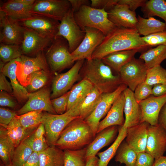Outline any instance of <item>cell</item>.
<instances>
[{
	"label": "cell",
	"mask_w": 166,
	"mask_h": 166,
	"mask_svg": "<svg viewBox=\"0 0 166 166\" xmlns=\"http://www.w3.org/2000/svg\"><path fill=\"white\" fill-rule=\"evenodd\" d=\"M16 115L6 128L8 136L15 148L33 133L38 127L30 128H24L20 124Z\"/></svg>",
	"instance_id": "obj_29"
},
{
	"label": "cell",
	"mask_w": 166,
	"mask_h": 166,
	"mask_svg": "<svg viewBox=\"0 0 166 166\" xmlns=\"http://www.w3.org/2000/svg\"><path fill=\"white\" fill-rule=\"evenodd\" d=\"M144 82L152 86L157 84L166 85V69L160 65L148 69Z\"/></svg>",
	"instance_id": "obj_41"
},
{
	"label": "cell",
	"mask_w": 166,
	"mask_h": 166,
	"mask_svg": "<svg viewBox=\"0 0 166 166\" xmlns=\"http://www.w3.org/2000/svg\"><path fill=\"white\" fill-rule=\"evenodd\" d=\"M8 166H15L14 165H12V164H11L10 165H8Z\"/></svg>",
	"instance_id": "obj_61"
},
{
	"label": "cell",
	"mask_w": 166,
	"mask_h": 166,
	"mask_svg": "<svg viewBox=\"0 0 166 166\" xmlns=\"http://www.w3.org/2000/svg\"><path fill=\"white\" fill-rule=\"evenodd\" d=\"M74 13L77 11L82 6H90L91 1L89 0H69Z\"/></svg>",
	"instance_id": "obj_54"
},
{
	"label": "cell",
	"mask_w": 166,
	"mask_h": 166,
	"mask_svg": "<svg viewBox=\"0 0 166 166\" xmlns=\"http://www.w3.org/2000/svg\"><path fill=\"white\" fill-rule=\"evenodd\" d=\"M127 88L125 85L122 84L111 93L102 94L100 101L94 111L84 120L95 135L101 120L107 115L115 101Z\"/></svg>",
	"instance_id": "obj_12"
},
{
	"label": "cell",
	"mask_w": 166,
	"mask_h": 166,
	"mask_svg": "<svg viewBox=\"0 0 166 166\" xmlns=\"http://www.w3.org/2000/svg\"><path fill=\"white\" fill-rule=\"evenodd\" d=\"M99 158L94 156L87 159L85 166H97Z\"/></svg>",
	"instance_id": "obj_60"
},
{
	"label": "cell",
	"mask_w": 166,
	"mask_h": 166,
	"mask_svg": "<svg viewBox=\"0 0 166 166\" xmlns=\"http://www.w3.org/2000/svg\"><path fill=\"white\" fill-rule=\"evenodd\" d=\"M15 148L8 136L6 128L0 126V157L5 166L11 164Z\"/></svg>",
	"instance_id": "obj_35"
},
{
	"label": "cell",
	"mask_w": 166,
	"mask_h": 166,
	"mask_svg": "<svg viewBox=\"0 0 166 166\" xmlns=\"http://www.w3.org/2000/svg\"><path fill=\"white\" fill-rule=\"evenodd\" d=\"M125 98L123 91L115 101L104 118L98 124L97 133L108 127L122 126L125 120L123 116Z\"/></svg>",
	"instance_id": "obj_21"
},
{
	"label": "cell",
	"mask_w": 166,
	"mask_h": 166,
	"mask_svg": "<svg viewBox=\"0 0 166 166\" xmlns=\"http://www.w3.org/2000/svg\"><path fill=\"white\" fill-rule=\"evenodd\" d=\"M140 51L130 49L110 53L101 59L105 65L119 74L121 68L134 57L135 54Z\"/></svg>",
	"instance_id": "obj_27"
},
{
	"label": "cell",
	"mask_w": 166,
	"mask_h": 166,
	"mask_svg": "<svg viewBox=\"0 0 166 166\" xmlns=\"http://www.w3.org/2000/svg\"><path fill=\"white\" fill-rule=\"evenodd\" d=\"M148 69L144 62L134 57L121 68L118 74L123 84L134 92L145 81Z\"/></svg>",
	"instance_id": "obj_11"
},
{
	"label": "cell",
	"mask_w": 166,
	"mask_h": 166,
	"mask_svg": "<svg viewBox=\"0 0 166 166\" xmlns=\"http://www.w3.org/2000/svg\"><path fill=\"white\" fill-rule=\"evenodd\" d=\"M22 166H40L38 153L33 152Z\"/></svg>",
	"instance_id": "obj_56"
},
{
	"label": "cell",
	"mask_w": 166,
	"mask_h": 166,
	"mask_svg": "<svg viewBox=\"0 0 166 166\" xmlns=\"http://www.w3.org/2000/svg\"><path fill=\"white\" fill-rule=\"evenodd\" d=\"M107 12L109 18L117 27L136 28L138 20L136 12L127 5L117 4Z\"/></svg>",
	"instance_id": "obj_20"
},
{
	"label": "cell",
	"mask_w": 166,
	"mask_h": 166,
	"mask_svg": "<svg viewBox=\"0 0 166 166\" xmlns=\"http://www.w3.org/2000/svg\"><path fill=\"white\" fill-rule=\"evenodd\" d=\"M22 55L20 45L0 44V59L4 63L16 59Z\"/></svg>",
	"instance_id": "obj_42"
},
{
	"label": "cell",
	"mask_w": 166,
	"mask_h": 166,
	"mask_svg": "<svg viewBox=\"0 0 166 166\" xmlns=\"http://www.w3.org/2000/svg\"><path fill=\"white\" fill-rule=\"evenodd\" d=\"M158 124L166 131V103L163 106L160 112Z\"/></svg>",
	"instance_id": "obj_57"
},
{
	"label": "cell",
	"mask_w": 166,
	"mask_h": 166,
	"mask_svg": "<svg viewBox=\"0 0 166 166\" xmlns=\"http://www.w3.org/2000/svg\"><path fill=\"white\" fill-rule=\"evenodd\" d=\"M80 73L102 94L111 93L123 84L119 74L114 75L101 59L85 60Z\"/></svg>",
	"instance_id": "obj_2"
},
{
	"label": "cell",
	"mask_w": 166,
	"mask_h": 166,
	"mask_svg": "<svg viewBox=\"0 0 166 166\" xmlns=\"http://www.w3.org/2000/svg\"><path fill=\"white\" fill-rule=\"evenodd\" d=\"M32 6L24 4L18 0H10L1 6L0 11L12 19L19 21L30 18L33 15L30 12Z\"/></svg>",
	"instance_id": "obj_26"
},
{
	"label": "cell",
	"mask_w": 166,
	"mask_h": 166,
	"mask_svg": "<svg viewBox=\"0 0 166 166\" xmlns=\"http://www.w3.org/2000/svg\"><path fill=\"white\" fill-rule=\"evenodd\" d=\"M79 117L77 105L61 114L43 113L42 123L45 126L46 140L49 146L54 145L68 124Z\"/></svg>",
	"instance_id": "obj_5"
},
{
	"label": "cell",
	"mask_w": 166,
	"mask_h": 166,
	"mask_svg": "<svg viewBox=\"0 0 166 166\" xmlns=\"http://www.w3.org/2000/svg\"><path fill=\"white\" fill-rule=\"evenodd\" d=\"M17 103L12 96L9 93L3 91L0 93V105L2 106H6L12 108H15Z\"/></svg>",
	"instance_id": "obj_51"
},
{
	"label": "cell",
	"mask_w": 166,
	"mask_h": 166,
	"mask_svg": "<svg viewBox=\"0 0 166 166\" xmlns=\"http://www.w3.org/2000/svg\"><path fill=\"white\" fill-rule=\"evenodd\" d=\"M22 142L29 146L33 152L38 153L44 151L49 146L44 137L38 138L34 135L33 133Z\"/></svg>",
	"instance_id": "obj_44"
},
{
	"label": "cell",
	"mask_w": 166,
	"mask_h": 166,
	"mask_svg": "<svg viewBox=\"0 0 166 166\" xmlns=\"http://www.w3.org/2000/svg\"><path fill=\"white\" fill-rule=\"evenodd\" d=\"M152 166H166V156H162L155 160Z\"/></svg>",
	"instance_id": "obj_59"
},
{
	"label": "cell",
	"mask_w": 166,
	"mask_h": 166,
	"mask_svg": "<svg viewBox=\"0 0 166 166\" xmlns=\"http://www.w3.org/2000/svg\"><path fill=\"white\" fill-rule=\"evenodd\" d=\"M17 59L5 64L0 72H2L10 80L12 87L13 94L19 102L22 103L28 100L29 93L26 89L19 82L16 74Z\"/></svg>",
	"instance_id": "obj_25"
},
{
	"label": "cell",
	"mask_w": 166,
	"mask_h": 166,
	"mask_svg": "<svg viewBox=\"0 0 166 166\" xmlns=\"http://www.w3.org/2000/svg\"><path fill=\"white\" fill-rule=\"evenodd\" d=\"M123 93L125 98L124 112L125 120L123 126L128 128L141 123V111L139 103L134 98L133 92L127 87Z\"/></svg>",
	"instance_id": "obj_23"
},
{
	"label": "cell",
	"mask_w": 166,
	"mask_h": 166,
	"mask_svg": "<svg viewBox=\"0 0 166 166\" xmlns=\"http://www.w3.org/2000/svg\"><path fill=\"white\" fill-rule=\"evenodd\" d=\"M18 21L24 27L31 29L43 36L53 38L57 36L60 23L54 19L36 15Z\"/></svg>",
	"instance_id": "obj_17"
},
{
	"label": "cell",
	"mask_w": 166,
	"mask_h": 166,
	"mask_svg": "<svg viewBox=\"0 0 166 166\" xmlns=\"http://www.w3.org/2000/svg\"><path fill=\"white\" fill-rule=\"evenodd\" d=\"M140 35L136 28L117 27L105 36L94 51L92 59H101L110 53L124 50L141 51L148 46Z\"/></svg>",
	"instance_id": "obj_1"
},
{
	"label": "cell",
	"mask_w": 166,
	"mask_h": 166,
	"mask_svg": "<svg viewBox=\"0 0 166 166\" xmlns=\"http://www.w3.org/2000/svg\"><path fill=\"white\" fill-rule=\"evenodd\" d=\"M139 58L144 61L148 69L160 65L166 59V45H161L150 48L142 53Z\"/></svg>",
	"instance_id": "obj_34"
},
{
	"label": "cell",
	"mask_w": 166,
	"mask_h": 166,
	"mask_svg": "<svg viewBox=\"0 0 166 166\" xmlns=\"http://www.w3.org/2000/svg\"><path fill=\"white\" fill-rule=\"evenodd\" d=\"M142 11L146 17L157 16L163 19L166 23V1H147L142 7Z\"/></svg>",
	"instance_id": "obj_37"
},
{
	"label": "cell",
	"mask_w": 166,
	"mask_h": 166,
	"mask_svg": "<svg viewBox=\"0 0 166 166\" xmlns=\"http://www.w3.org/2000/svg\"><path fill=\"white\" fill-rule=\"evenodd\" d=\"M166 103V94L156 97L151 95L139 103L141 111V123L146 122L150 125L158 124L160 112Z\"/></svg>",
	"instance_id": "obj_19"
},
{
	"label": "cell",
	"mask_w": 166,
	"mask_h": 166,
	"mask_svg": "<svg viewBox=\"0 0 166 166\" xmlns=\"http://www.w3.org/2000/svg\"><path fill=\"white\" fill-rule=\"evenodd\" d=\"M75 20L81 29L86 27L98 30L105 36L117 27L109 19L108 12L104 9L83 6L74 14Z\"/></svg>",
	"instance_id": "obj_4"
},
{
	"label": "cell",
	"mask_w": 166,
	"mask_h": 166,
	"mask_svg": "<svg viewBox=\"0 0 166 166\" xmlns=\"http://www.w3.org/2000/svg\"><path fill=\"white\" fill-rule=\"evenodd\" d=\"M16 74L20 83L26 87L28 79L34 72L40 70L49 71L45 55L43 52L34 57L24 55L17 58Z\"/></svg>",
	"instance_id": "obj_8"
},
{
	"label": "cell",
	"mask_w": 166,
	"mask_h": 166,
	"mask_svg": "<svg viewBox=\"0 0 166 166\" xmlns=\"http://www.w3.org/2000/svg\"><path fill=\"white\" fill-rule=\"evenodd\" d=\"M102 93L93 87L85 98L78 105L80 117L85 120L94 111L100 100Z\"/></svg>",
	"instance_id": "obj_32"
},
{
	"label": "cell",
	"mask_w": 166,
	"mask_h": 166,
	"mask_svg": "<svg viewBox=\"0 0 166 166\" xmlns=\"http://www.w3.org/2000/svg\"><path fill=\"white\" fill-rule=\"evenodd\" d=\"M70 90L57 98L51 100L52 106L57 114H61L66 111Z\"/></svg>",
	"instance_id": "obj_47"
},
{
	"label": "cell",
	"mask_w": 166,
	"mask_h": 166,
	"mask_svg": "<svg viewBox=\"0 0 166 166\" xmlns=\"http://www.w3.org/2000/svg\"><path fill=\"white\" fill-rule=\"evenodd\" d=\"M49 72L44 70L36 71L29 76L26 87L29 93L36 92L41 89L47 82Z\"/></svg>",
	"instance_id": "obj_38"
},
{
	"label": "cell",
	"mask_w": 166,
	"mask_h": 166,
	"mask_svg": "<svg viewBox=\"0 0 166 166\" xmlns=\"http://www.w3.org/2000/svg\"><path fill=\"white\" fill-rule=\"evenodd\" d=\"M83 31L85 33L84 38L77 48L71 53L75 61L91 59L94 51L105 37L101 31L95 28L86 27Z\"/></svg>",
	"instance_id": "obj_10"
},
{
	"label": "cell",
	"mask_w": 166,
	"mask_h": 166,
	"mask_svg": "<svg viewBox=\"0 0 166 166\" xmlns=\"http://www.w3.org/2000/svg\"><path fill=\"white\" fill-rule=\"evenodd\" d=\"M6 76L2 72L0 73V90L9 93H13L10 83L6 78Z\"/></svg>",
	"instance_id": "obj_53"
},
{
	"label": "cell",
	"mask_w": 166,
	"mask_h": 166,
	"mask_svg": "<svg viewBox=\"0 0 166 166\" xmlns=\"http://www.w3.org/2000/svg\"><path fill=\"white\" fill-rule=\"evenodd\" d=\"M33 134L36 137L38 138L44 137V135L45 134V130L44 125L42 123L38 125Z\"/></svg>",
	"instance_id": "obj_58"
},
{
	"label": "cell",
	"mask_w": 166,
	"mask_h": 166,
	"mask_svg": "<svg viewBox=\"0 0 166 166\" xmlns=\"http://www.w3.org/2000/svg\"><path fill=\"white\" fill-rule=\"evenodd\" d=\"M1 43L21 45L23 39L25 28L18 22L0 11Z\"/></svg>",
	"instance_id": "obj_14"
},
{
	"label": "cell",
	"mask_w": 166,
	"mask_h": 166,
	"mask_svg": "<svg viewBox=\"0 0 166 166\" xmlns=\"http://www.w3.org/2000/svg\"><path fill=\"white\" fill-rule=\"evenodd\" d=\"M95 136L89 125L79 117L68 124L54 145L62 150H78L89 145Z\"/></svg>",
	"instance_id": "obj_3"
},
{
	"label": "cell",
	"mask_w": 166,
	"mask_h": 166,
	"mask_svg": "<svg viewBox=\"0 0 166 166\" xmlns=\"http://www.w3.org/2000/svg\"><path fill=\"white\" fill-rule=\"evenodd\" d=\"M38 153L40 166H64V151L55 145L49 146Z\"/></svg>",
	"instance_id": "obj_30"
},
{
	"label": "cell",
	"mask_w": 166,
	"mask_h": 166,
	"mask_svg": "<svg viewBox=\"0 0 166 166\" xmlns=\"http://www.w3.org/2000/svg\"><path fill=\"white\" fill-rule=\"evenodd\" d=\"M90 6L99 9H104L107 12L118 3L119 0H91Z\"/></svg>",
	"instance_id": "obj_48"
},
{
	"label": "cell",
	"mask_w": 166,
	"mask_h": 166,
	"mask_svg": "<svg viewBox=\"0 0 166 166\" xmlns=\"http://www.w3.org/2000/svg\"><path fill=\"white\" fill-rule=\"evenodd\" d=\"M46 49L45 57L49 67L53 72L70 67L75 62L69 51L68 42L61 36H56Z\"/></svg>",
	"instance_id": "obj_6"
},
{
	"label": "cell",
	"mask_w": 166,
	"mask_h": 166,
	"mask_svg": "<svg viewBox=\"0 0 166 166\" xmlns=\"http://www.w3.org/2000/svg\"><path fill=\"white\" fill-rule=\"evenodd\" d=\"M50 95V90L47 88L29 93L28 100L18 110L17 115L36 111H45L49 113L57 114L51 103Z\"/></svg>",
	"instance_id": "obj_16"
},
{
	"label": "cell",
	"mask_w": 166,
	"mask_h": 166,
	"mask_svg": "<svg viewBox=\"0 0 166 166\" xmlns=\"http://www.w3.org/2000/svg\"><path fill=\"white\" fill-rule=\"evenodd\" d=\"M84 60L77 61L67 72L57 75L52 83V99L57 98L68 92L80 76V71Z\"/></svg>",
	"instance_id": "obj_13"
},
{
	"label": "cell",
	"mask_w": 166,
	"mask_h": 166,
	"mask_svg": "<svg viewBox=\"0 0 166 166\" xmlns=\"http://www.w3.org/2000/svg\"><path fill=\"white\" fill-rule=\"evenodd\" d=\"M71 9L69 0H37L32 6L30 12L33 15L61 21Z\"/></svg>",
	"instance_id": "obj_7"
},
{
	"label": "cell",
	"mask_w": 166,
	"mask_h": 166,
	"mask_svg": "<svg viewBox=\"0 0 166 166\" xmlns=\"http://www.w3.org/2000/svg\"><path fill=\"white\" fill-rule=\"evenodd\" d=\"M17 115L14 111L1 107L0 108V124L6 128L14 117Z\"/></svg>",
	"instance_id": "obj_50"
},
{
	"label": "cell",
	"mask_w": 166,
	"mask_h": 166,
	"mask_svg": "<svg viewBox=\"0 0 166 166\" xmlns=\"http://www.w3.org/2000/svg\"><path fill=\"white\" fill-rule=\"evenodd\" d=\"M93 87L89 81L85 79H82L73 85L70 90L66 111L79 105Z\"/></svg>",
	"instance_id": "obj_28"
},
{
	"label": "cell",
	"mask_w": 166,
	"mask_h": 166,
	"mask_svg": "<svg viewBox=\"0 0 166 166\" xmlns=\"http://www.w3.org/2000/svg\"><path fill=\"white\" fill-rule=\"evenodd\" d=\"M147 1L145 0H119L117 4L126 5L130 10L135 11L138 8L143 7Z\"/></svg>",
	"instance_id": "obj_52"
},
{
	"label": "cell",
	"mask_w": 166,
	"mask_h": 166,
	"mask_svg": "<svg viewBox=\"0 0 166 166\" xmlns=\"http://www.w3.org/2000/svg\"><path fill=\"white\" fill-rule=\"evenodd\" d=\"M149 125L144 122L127 128L125 141L137 153L145 151Z\"/></svg>",
	"instance_id": "obj_22"
},
{
	"label": "cell",
	"mask_w": 166,
	"mask_h": 166,
	"mask_svg": "<svg viewBox=\"0 0 166 166\" xmlns=\"http://www.w3.org/2000/svg\"><path fill=\"white\" fill-rule=\"evenodd\" d=\"M155 160L152 155L145 152H138L134 166H152Z\"/></svg>",
	"instance_id": "obj_49"
},
{
	"label": "cell",
	"mask_w": 166,
	"mask_h": 166,
	"mask_svg": "<svg viewBox=\"0 0 166 166\" xmlns=\"http://www.w3.org/2000/svg\"><path fill=\"white\" fill-rule=\"evenodd\" d=\"M153 86L144 82L138 85L133 92L134 98L137 103L144 100L152 95Z\"/></svg>",
	"instance_id": "obj_46"
},
{
	"label": "cell",
	"mask_w": 166,
	"mask_h": 166,
	"mask_svg": "<svg viewBox=\"0 0 166 166\" xmlns=\"http://www.w3.org/2000/svg\"><path fill=\"white\" fill-rule=\"evenodd\" d=\"M25 28L23 39L20 45L23 55L35 56L47 49L55 38L43 36L31 29Z\"/></svg>",
	"instance_id": "obj_15"
},
{
	"label": "cell",
	"mask_w": 166,
	"mask_h": 166,
	"mask_svg": "<svg viewBox=\"0 0 166 166\" xmlns=\"http://www.w3.org/2000/svg\"><path fill=\"white\" fill-rule=\"evenodd\" d=\"M43 114L42 111H36L16 116L20 124L24 128H30L38 127L42 123Z\"/></svg>",
	"instance_id": "obj_40"
},
{
	"label": "cell",
	"mask_w": 166,
	"mask_h": 166,
	"mask_svg": "<svg viewBox=\"0 0 166 166\" xmlns=\"http://www.w3.org/2000/svg\"><path fill=\"white\" fill-rule=\"evenodd\" d=\"M166 151V131L158 124L149 125L145 151L156 159Z\"/></svg>",
	"instance_id": "obj_18"
},
{
	"label": "cell",
	"mask_w": 166,
	"mask_h": 166,
	"mask_svg": "<svg viewBox=\"0 0 166 166\" xmlns=\"http://www.w3.org/2000/svg\"><path fill=\"white\" fill-rule=\"evenodd\" d=\"M33 152L29 146L22 142L15 148L11 164L15 166H22Z\"/></svg>",
	"instance_id": "obj_43"
},
{
	"label": "cell",
	"mask_w": 166,
	"mask_h": 166,
	"mask_svg": "<svg viewBox=\"0 0 166 166\" xmlns=\"http://www.w3.org/2000/svg\"><path fill=\"white\" fill-rule=\"evenodd\" d=\"M142 37L143 41L148 46L166 45V31L155 33Z\"/></svg>",
	"instance_id": "obj_45"
},
{
	"label": "cell",
	"mask_w": 166,
	"mask_h": 166,
	"mask_svg": "<svg viewBox=\"0 0 166 166\" xmlns=\"http://www.w3.org/2000/svg\"><path fill=\"white\" fill-rule=\"evenodd\" d=\"M74 14L71 9L60 21L56 36H61L67 41L70 53L77 48L85 35V31L76 22Z\"/></svg>",
	"instance_id": "obj_9"
},
{
	"label": "cell",
	"mask_w": 166,
	"mask_h": 166,
	"mask_svg": "<svg viewBox=\"0 0 166 166\" xmlns=\"http://www.w3.org/2000/svg\"><path fill=\"white\" fill-rule=\"evenodd\" d=\"M118 129L117 126H112L98 133L86 148V159L95 156L102 148L110 144L116 137Z\"/></svg>",
	"instance_id": "obj_24"
},
{
	"label": "cell",
	"mask_w": 166,
	"mask_h": 166,
	"mask_svg": "<svg viewBox=\"0 0 166 166\" xmlns=\"http://www.w3.org/2000/svg\"><path fill=\"white\" fill-rule=\"evenodd\" d=\"M166 94V85L157 84L153 86L152 95L158 97Z\"/></svg>",
	"instance_id": "obj_55"
},
{
	"label": "cell",
	"mask_w": 166,
	"mask_h": 166,
	"mask_svg": "<svg viewBox=\"0 0 166 166\" xmlns=\"http://www.w3.org/2000/svg\"><path fill=\"white\" fill-rule=\"evenodd\" d=\"M127 129L123 125L120 126L118 135L112 144L105 150L98 152L97 166H107L110 161L115 155L119 145L125 138Z\"/></svg>",
	"instance_id": "obj_33"
},
{
	"label": "cell",
	"mask_w": 166,
	"mask_h": 166,
	"mask_svg": "<svg viewBox=\"0 0 166 166\" xmlns=\"http://www.w3.org/2000/svg\"><path fill=\"white\" fill-rule=\"evenodd\" d=\"M137 152L124 140L117 151L115 160L123 163L125 166H134L137 157Z\"/></svg>",
	"instance_id": "obj_36"
},
{
	"label": "cell",
	"mask_w": 166,
	"mask_h": 166,
	"mask_svg": "<svg viewBox=\"0 0 166 166\" xmlns=\"http://www.w3.org/2000/svg\"><path fill=\"white\" fill-rule=\"evenodd\" d=\"M137 20L136 29L140 35L145 36L166 31V23L152 17L146 18L138 15Z\"/></svg>",
	"instance_id": "obj_31"
},
{
	"label": "cell",
	"mask_w": 166,
	"mask_h": 166,
	"mask_svg": "<svg viewBox=\"0 0 166 166\" xmlns=\"http://www.w3.org/2000/svg\"><path fill=\"white\" fill-rule=\"evenodd\" d=\"M64 151V166H85L86 148L77 150L66 149Z\"/></svg>",
	"instance_id": "obj_39"
}]
</instances>
